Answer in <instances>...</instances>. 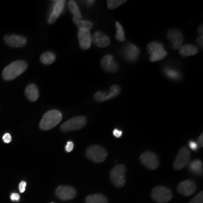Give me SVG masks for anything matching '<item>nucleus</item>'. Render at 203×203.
I'll use <instances>...</instances> for the list:
<instances>
[{"mask_svg":"<svg viewBox=\"0 0 203 203\" xmlns=\"http://www.w3.org/2000/svg\"><path fill=\"white\" fill-rule=\"evenodd\" d=\"M63 114L58 110H50L47 111L39 124V127L42 130H49L54 128L60 123Z\"/></svg>","mask_w":203,"mask_h":203,"instance_id":"nucleus-1","label":"nucleus"},{"mask_svg":"<svg viewBox=\"0 0 203 203\" xmlns=\"http://www.w3.org/2000/svg\"><path fill=\"white\" fill-rule=\"evenodd\" d=\"M27 67V63L23 60L13 62L4 69L2 77L5 81H11L24 73Z\"/></svg>","mask_w":203,"mask_h":203,"instance_id":"nucleus-2","label":"nucleus"},{"mask_svg":"<svg viewBox=\"0 0 203 203\" xmlns=\"http://www.w3.org/2000/svg\"><path fill=\"white\" fill-rule=\"evenodd\" d=\"M126 172L127 169L124 165H117L110 172V178L114 186L122 187L126 184Z\"/></svg>","mask_w":203,"mask_h":203,"instance_id":"nucleus-3","label":"nucleus"},{"mask_svg":"<svg viewBox=\"0 0 203 203\" xmlns=\"http://www.w3.org/2000/svg\"><path fill=\"white\" fill-rule=\"evenodd\" d=\"M147 50L150 55V62H157L164 59L167 55V52L165 50L162 44L157 41H152L147 46Z\"/></svg>","mask_w":203,"mask_h":203,"instance_id":"nucleus-4","label":"nucleus"},{"mask_svg":"<svg viewBox=\"0 0 203 203\" xmlns=\"http://www.w3.org/2000/svg\"><path fill=\"white\" fill-rule=\"evenodd\" d=\"M87 157L94 162H102L105 160L108 152L104 147L99 145H91L86 150Z\"/></svg>","mask_w":203,"mask_h":203,"instance_id":"nucleus-5","label":"nucleus"},{"mask_svg":"<svg viewBox=\"0 0 203 203\" xmlns=\"http://www.w3.org/2000/svg\"><path fill=\"white\" fill-rule=\"evenodd\" d=\"M87 120L86 117L84 116H78V117H72L69 119L66 122H65L63 125L61 126L60 130L63 132H70L78 130L83 128L86 125Z\"/></svg>","mask_w":203,"mask_h":203,"instance_id":"nucleus-6","label":"nucleus"},{"mask_svg":"<svg viewBox=\"0 0 203 203\" xmlns=\"http://www.w3.org/2000/svg\"><path fill=\"white\" fill-rule=\"evenodd\" d=\"M151 196L156 202L166 203L172 199V193L169 188L159 186L153 188L151 192Z\"/></svg>","mask_w":203,"mask_h":203,"instance_id":"nucleus-7","label":"nucleus"},{"mask_svg":"<svg viewBox=\"0 0 203 203\" xmlns=\"http://www.w3.org/2000/svg\"><path fill=\"white\" fill-rule=\"evenodd\" d=\"M190 159V153L187 147H183L180 149L174 162V168L181 170L188 165Z\"/></svg>","mask_w":203,"mask_h":203,"instance_id":"nucleus-8","label":"nucleus"},{"mask_svg":"<svg viewBox=\"0 0 203 203\" xmlns=\"http://www.w3.org/2000/svg\"><path fill=\"white\" fill-rule=\"evenodd\" d=\"M140 160L144 166L151 170L157 169L159 166V159L157 156L153 152H144L141 155Z\"/></svg>","mask_w":203,"mask_h":203,"instance_id":"nucleus-9","label":"nucleus"},{"mask_svg":"<svg viewBox=\"0 0 203 203\" xmlns=\"http://www.w3.org/2000/svg\"><path fill=\"white\" fill-rule=\"evenodd\" d=\"M140 54V50L133 44H127L122 50V56L125 60L130 63L136 62Z\"/></svg>","mask_w":203,"mask_h":203,"instance_id":"nucleus-10","label":"nucleus"},{"mask_svg":"<svg viewBox=\"0 0 203 203\" xmlns=\"http://www.w3.org/2000/svg\"><path fill=\"white\" fill-rule=\"evenodd\" d=\"M56 196L61 200H71L76 196L77 191L75 188L69 186H59L55 191Z\"/></svg>","mask_w":203,"mask_h":203,"instance_id":"nucleus-11","label":"nucleus"},{"mask_svg":"<svg viewBox=\"0 0 203 203\" xmlns=\"http://www.w3.org/2000/svg\"><path fill=\"white\" fill-rule=\"evenodd\" d=\"M167 37L172 44L174 50H179L182 47L183 42H184V37H183L182 33L178 30L172 29V30H169L168 32Z\"/></svg>","mask_w":203,"mask_h":203,"instance_id":"nucleus-12","label":"nucleus"},{"mask_svg":"<svg viewBox=\"0 0 203 203\" xmlns=\"http://www.w3.org/2000/svg\"><path fill=\"white\" fill-rule=\"evenodd\" d=\"M78 39L80 47L83 50H87L92 44V36L89 30L85 29H79L78 33Z\"/></svg>","mask_w":203,"mask_h":203,"instance_id":"nucleus-13","label":"nucleus"},{"mask_svg":"<svg viewBox=\"0 0 203 203\" xmlns=\"http://www.w3.org/2000/svg\"><path fill=\"white\" fill-rule=\"evenodd\" d=\"M120 93V87L118 85H113L110 89V91L108 93L101 92L99 91L96 92L94 95V99L96 101L98 102H104L106 100L110 99L111 98L117 96Z\"/></svg>","mask_w":203,"mask_h":203,"instance_id":"nucleus-14","label":"nucleus"},{"mask_svg":"<svg viewBox=\"0 0 203 203\" xmlns=\"http://www.w3.org/2000/svg\"><path fill=\"white\" fill-rule=\"evenodd\" d=\"M4 40L8 45L12 47H23L27 43V40L25 37L13 34L5 36Z\"/></svg>","mask_w":203,"mask_h":203,"instance_id":"nucleus-15","label":"nucleus"},{"mask_svg":"<svg viewBox=\"0 0 203 203\" xmlns=\"http://www.w3.org/2000/svg\"><path fill=\"white\" fill-rule=\"evenodd\" d=\"M196 190V185L192 180H186L181 182L178 186V190L184 196H190L194 193Z\"/></svg>","mask_w":203,"mask_h":203,"instance_id":"nucleus-16","label":"nucleus"},{"mask_svg":"<svg viewBox=\"0 0 203 203\" xmlns=\"http://www.w3.org/2000/svg\"><path fill=\"white\" fill-rule=\"evenodd\" d=\"M101 66L104 70L108 72H111V73L117 72L119 69L118 65L111 55H106L102 59Z\"/></svg>","mask_w":203,"mask_h":203,"instance_id":"nucleus-17","label":"nucleus"},{"mask_svg":"<svg viewBox=\"0 0 203 203\" xmlns=\"http://www.w3.org/2000/svg\"><path fill=\"white\" fill-rule=\"evenodd\" d=\"M65 4H66V1H64V0H59V1L55 2L53 10H52L51 13H50L48 21H47L49 24H54L56 19L59 17L61 13L63 12V9H64Z\"/></svg>","mask_w":203,"mask_h":203,"instance_id":"nucleus-18","label":"nucleus"},{"mask_svg":"<svg viewBox=\"0 0 203 203\" xmlns=\"http://www.w3.org/2000/svg\"><path fill=\"white\" fill-rule=\"evenodd\" d=\"M93 42L99 47H106L110 44V39L102 32H96L92 38Z\"/></svg>","mask_w":203,"mask_h":203,"instance_id":"nucleus-19","label":"nucleus"},{"mask_svg":"<svg viewBox=\"0 0 203 203\" xmlns=\"http://www.w3.org/2000/svg\"><path fill=\"white\" fill-rule=\"evenodd\" d=\"M25 94L28 99L31 102H35L39 99V92L37 86L34 84H29L25 90Z\"/></svg>","mask_w":203,"mask_h":203,"instance_id":"nucleus-20","label":"nucleus"},{"mask_svg":"<svg viewBox=\"0 0 203 203\" xmlns=\"http://www.w3.org/2000/svg\"><path fill=\"white\" fill-rule=\"evenodd\" d=\"M198 53V48L192 44H186L179 49V53L182 56H190L195 55Z\"/></svg>","mask_w":203,"mask_h":203,"instance_id":"nucleus-21","label":"nucleus"},{"mask_svg":"<svg viewBox=\"0 0 203 203\" xmlns=\"http://www.w3.org/2000/svg\"><path fill=\"white\" fill-rule=\"evenodd\" d=\"M85 202L86 203H108V200L102 194H93L88 196Z\"/></svg>","mask_w":203,"mask_h":203,"instance_id":"nucleus-22","label":"nucleus"},{"mask_svg":"<svg viewBox=\"0 0 203 203\" xmlns=\"http://www.w3.org/2000/svg\"><path fill=\"white\" fill-rule=\"evenodd\" d=\"M56 59V55L51 51H47L40 56V61L44 65H50Z\"/></svg>","mask_w":203,"mask_h":203,"instance_id":"nucleus-23","label":"nucleus"},{"mask_svg":"<svg viewBox=\"0 0 203 203\" xmlns=\"http://www.w3.org/2000/svg\"><path fill=\"white\" fill-rule=\"evenodd\" d=\"M191 172L197 175H202V162L199 159H195L190 165Z\"/></svg>","mask_w":203,"mask_h":203,"instance_id":"nucleus-24","label":"nucleus"},{"mask_svg":"<svg viewBox=\"0 0 203 203\" xmlns=\"http://www.w3.org/2000/svg\"><path fill=\"white\" fill-rule=\"evenodd\" d=\"M68 5H69V8L70 10L71 13L73 14L74 18L78 19V20H81L82 15H81V12H80L79 8H78L76 2L75 1H72L71 0V1L69 2V3H68Z\"/></svg>","mask_w":203,"mask_h":203,"instance_id":"nucleus-25","label":"nucleus"},{"mask_svg":"<svg viewBox=\"0 0 203 203\" xmlns=\"http://www.w3.org/2000/svg\"><path fill=\"white\" fill-rule=\"evenodd\" d=\"M73 22L75 23V25L78 27V29H85V30H90L93 27V24L90 21L84 20H78V19L72 18Z\"/></svg>","mask_w":203,"mask_h":203,"instance_id":"nucleus-26","label":"nucleus"},{"mask_svg":"<svg viewBox=\"0 0 203 203\" xmlns=\"http://www.w3.org/2000/svg\"><path fill=\"white\" fill-rule=\"evenodd\" d=\"M116 28H117V33H116L115 38L117 40H118L120 42H123L125 41V34H124V30L121 24L119 22L115 23Z\"/></svg>","mask_w":203,"mask_h":203,"instance_id":"nucleus-27","label":"nucleus"},{"mask_svg":"<svg viewBox=\"0 0 203 203\" xmlns=\"http://www.w3.org/2000/svg\"><path fill=\"white\" fill-rule=\"evenodd\" d=\"M125 2H127L126 0H108V1H107V5H108V8L109 9L113 10L119 7L120 5L124 4Z\"/></svg>","mask_w":203,"mask_h":203,"instance_id":"nucleus-28","label":"nucleus"},{"mask_svg":"<svg viewBox=\"0 0 203 203\" xmlns=\"http://www.w3.org/2000/svg\"><path fill=\"white\" fill-rule=\"evenodd\" d=\"M166 74L167 76H169L170 78H172V79H178V78L180 77V75L178 74V72L177 71L173 70V69H167L166 70Z\"/></svg>","mask_w":203,"mask_h":203,"instance_id":"nucleus-29","label":"nucleus"},{"mask_svg":"<svg viewBox=\"0 0 203 203\" xmlns=\"http://www.w3.org/2000/svg\"><path fill=\"white\" fill-rule=\"evenodd\" d=\"M190 203H203V192H200L197 194L190 200Z\"/></svg>","mask_w":203,"mask_h":203,"instance_id":"nucleus-30","label":"nucleus"},{"mask_svg":"<svg viewBox=\"0 0 203 203\" xmlns=\"http://www.w3.org/2000/svg\"><path fill=\"white\" fill-rule=\"evenodd\" d=\"M74 148V144L73 142H71V141H69V142H67V144H66V150L67 152H71L72 150H73Z\"/></svg>","mask_w":203,"mask_h":203,"instance_id":"nucleus-31","label":"nucleus"},{"mask_svg":"<svg viewBox=\"0 0 203 203\" xmlns=\"http://www.w3.org/2000/svg\"><path fill=\"white\" fill-rule=\"evenodd\" d=\"M26 186H27V183L25 181H21L19 184V190L20 193H24L26 190Z\"/></svg>","mask_w":203,"mask_h":203,"instance_id":"nucleus-32","label":"nucleus"},{"mask_svg":"<svg viewBox=\"0 0 203 203\" xmlns=\"http://www.w3.org/2000/svg\"><path fill=\"white\" fill-rule=\"evenodd\" d=\"M2 139H3V141L5 143H10L11 141V135H10L9 133H5L3 136V137H2Z\"/></svg>","mask_w":203,"mask_h":203,"instance_id":"nucleus-33","label":"nucleus"},{"mask_svg":"<svg viewBox=\"0 0 203 203\" xmlns=\"http://www.w3.org/2000/svg\"><path fill=\"white\" fill-rule=\"evenodd\" d=\"M189 146L190 148L192 149L193 150H196L198 148V144H196V142H193V141H190L189 142Z\"/></svg>","mask_w":203,"mask_h":203,"instance_id":"nucleus-34","label":"nucleus"},{"mask_svg":"<svg viewBox=\"0 0 203 203\" xmlns=\"http://www.w3.org/2000/svg\"><path fill=\"white\" fill-rule=\"evenodd\" d=\"M122 134H123V132L117 130V129H115V130H114V131H113V135H114L116 138L121 137Z\"/></svg>","mask_w":203,"mask_h":203,"instance_id":"nucleus-35","label":"nucleus"},{"mask_svg":"<svg viewBox=\"0 0 203 203\" xmlns=\"http://www.w3.org/2000/svg\"><path fill=\"white\" fill-rule=\"evenodd\" d=\"M11 199L14 202L19 201V200H20V195L17 193H12L11 195Z\"/></svg>","mask_w":203,"mask_h":203,"instance_id":"nucleus-36","label":"nucleus"},{"mask_svg":"<svg viewBox=\"0 0 203 203\" xmlns=\"http://www.w3.org/2000/svg\"><path fill=\"white\" fill-rule=\"evenodd\" d=\"M196 144H198V146H200V147H202L203 146V134L202 133L200 135L198 139H197Z\"/></svg>","mask_w":203,"mask_h":203,"instance_id":"nucleus-37","label":"nucleus"},{"mask_svg":"<svg viewBox=\"0 0 203 203\" xmlns=\"http://www.w3.org/2000/svg\"><path fill=\"white\" fill-rule=\"evenodd\" d=\"M202 41H203V36H199L196 39V43L199 45L201 48H202Z\"/></svg>","mask_w":203,"mask_h":203,"instance_id":"nucleus-38","label":"nucleus"},{"mask_svg":"<svg viewBox=\"0 0 203 203\" xmlns=\"http://www.w3.org/2000/svg\"><path fill=\"white\" fill-rule=\"evenodd\" d=\"M84 3H85V5H86V6L91 7L94 5L95 1H94V0H89V1H85Z\"/></svg>","mask_w":203,"mask_h":203,"instance_id":"nucleus-39","label":"nucleus"},{"mask_svg":"<svg viewBox=\"0 0 203 203\" xmlns=\"http://www.w3.org/2000/svg\"><path fill=\"white\" fill-rule=\"evenodd\" d=\"M202 25H201L199 27V29H198V33H199V34L200 35V36H202Z\"/></svg>","mask_w":203,"mask_h":203,"instance_id":"nucleus-40","label":"nucleus"}]
</instances>
